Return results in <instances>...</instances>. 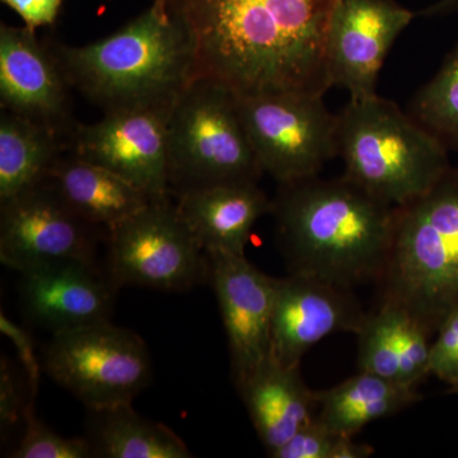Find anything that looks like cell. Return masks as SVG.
Listing matches in <instances>:
<instances>
[{
    "label": "cell",
    "mask_w": 458,
    "mask_h": 458,
    "mask_svg": "<svg viewBox=\"0 0 458 458\" xmlns=\"http://www.w3.org/2000/svg\"><path fill=\"white\" fill-rule=\"evenodd\" d=\"M207 258L238 387L270 360L276 278L262 273L245 255L216 252Z\"/></svg>",
    "instance_id": "12"
},
{
    "label": "cell",
    "mask_w": 458,
    "mask_h": 458,
    "mask_svg": "<svg viewBox=\"0 0 458 458\" xmlns=\"http://www.w3.org/2000/svg\"><path fill=\"white\" fill-rule=\"evenodd\" d=\"M458 12V0H441L426 11L428 16H439V14H450Z\"/></svg>",
    "instance_id": "31"
},
{
    "label": "cell",
    "mask_w": 458,
    "mask_h": 458,
    "mask_svg": "<svg viewBox=\"0 0 458 458\" xmlns=\"http://www.w3.org/2000/svg\"><path fill=\"white\" fill-rule=\"evenodd\" d=\"M357 335L360 370L410 386L429 375L430 333L403 307L379 302Z\"/></svg>",
    "instance_id": "18"
},
{
    "label": "cell",
    "mask_w": 458,
    "mask_h": 458,
    "mask_svg": "<svg viewBox=\"0 0 458 458\" xmlns=\"http://www.w3.org/2000/svg\"><path fill=\"white\" fill-rule=\"evenodd\" d=\"M114 291L95 262H55L21 273L27 315L53 334L108 321Z\"/></svg>",
    "instance_id": "16"
},
{
    "label": "cell",
    "mask_w": 458,
    "mask_h": 458,
    "mask_svg": "<svg viewBox=\"0 0 458 458\" xmlns=\"http://www.w3.org/2000/svg\"><path fill=\"white\" fill-rule=\"evenodd\" d=\"M168 180L177 198L218 183L259 181L265 174L241 116L238 95L199 77L167 120Z\"/></svg>",
    "instance_id": "6"
},
{
    "label": "cell",
    "mask_w": 458,
    "mask_h": 458,
    "mask_svg": "<svg viewBox=\"0 0 458 458\" xmlns=\"http://www.w3.org/2000/svg\"><path fill=\"white\" fill-rule=\"evenodd\" d=\"M271 214L291 273L344 289L377 282L384 273L396 207L345 174L279 183Z\"/></svg>",
    "instance_id": "2"
},
{
    "label": "cell",
    "mask_w": 458,
    "mask_h": 458,
    "mask_svg": "<svg viewBox=\"0 0 458 458\" xmlns=\"http://www.w3.org/2000/svg\"><path fill=\"white\" fill-rule=\"evenodd\" d=\"M168 0H155L152 8L156 9L159 13H168L167 11Z\"/></svg>",
    "instance_id": "32"
},
{
    "label": "cell",
    "mask_w": 458,
    "mask_h": 458,
    "mask_svg": "<svg viewBox=\"0 0 458 458\" xmlns=\"http://www.w3.org/2000/svg\"><path fill=\"white\" fill-rule=\"evenodd\" d=\"M68 81L53 51L27 27H0V104L3 110L50 126L69 138Z\"/></svg>",
    "instance_id": "15"
},
{
    "label": "cell",
    "mask_w": 458,
    "mask_h": 458,
    "mask_svg": "<svg viewBox=\"0 0 458 458\" xmlns=\"http://www.w3.org/2000/svg\"><path fill=\"white\" fill-rule=\"evenodd\" d=\"M68 147L50 126L3 110L0 116V203L49 177Z\"/></svg>",
    "instance_id": "22"
},
{
    "label": "cell",
    "mask_w": 458,
    "mask_h": 458,
    "mask_svg": "<svg viewBox=\"0 0 458 458\" xmlns=\"http://www.w3.org/2000/svg\"><path fill=\"white\" fill-rule=\"evenodd\" d=\"M49 179L75 212L107 232L153 201L131 181L73 153L57 159Z\"/></svg>",
    "instance_id": "20"
},
{
    "label": "cell",
    "mask_w": 458,
    "mask_h": 458,
    "mask_svg": "<svg viewBox=\"0 0 458 458\" xmlns=\"http://www.w3.org/2000/svg\"><path fill=\"white\" fill-rule=\"evenodd\" d=\"M339 0H168L197 75L238 96L330 89L327 45Z\"/></svg>",
    "instance_id": "1"
},
{
    "label": "cell",
    "mask_w": 458,
    "mask_h": 458,
    "mask_svg": "<svg viewBox=\"0 0 458 458\" xmlns=\"http://www.w3.org/2000/svg\"><path fill=\"white\" fill-rule=\"evenodd\" d=\"M451 393L458 394V379L454 385H451Z\"/></svg>",
    "instance_id": "33"
},
{
    "label": "cell",
    "mask_w": 458,
    "mask_h": 458,
    "mask_svg": "<svg viewBox=\"0 0 458 458\" xmlns=\"http://www.w3.org/2000/svg\"><path fill=\"white\" fill-rule=\"evenodd\" d=\"M177 199L181 216L205 254L245 255L256 222L273 210L258 181L218 183Z\"/></svg>",
    "instance_id": "17"
},
{
    "label": "cell",
    "mask_w": 458,
    "mask_h": 458,
    "mask_svg": "<svg viewBox=\"0 0 458 458\" xmlns=\"http://www.w3.org/2000/svg\"><path fill=\"white\" fill-rule=\"evenodd\" d=\"M367 313L352 289L289 273L276 279L271 358L282 366L300 367L307 351L330 334H357Z\"/></svg>",
    "instance_id": "14"
},
{
    "label": "cell",
    "mask_w": 458,
    "mask_h": 458,
    "mask_svg": "<svg viewBox=\"0 0 458 458\" xmlns=\"http://www.w3.org/2000/svg\"><path fill=\"white\" fill-rule=\"evenodd\" d=\"M343 434L335 433L318 418L304 424L284 445L273 452V458H336Z\"/></svg>",
    "instance_id": "26"
},
{
    "label": "cell",
    "mask_w": 458,
    "mask_h": 458,
    "mask_svg": "<svg viewBox=\"0 0 458 458\" xmlns=\"http://www.w3.org/2000/svg\"><path fill=\"white\" fill-rule=\"evenodd\" d=\"M96 457L190 458L186 443L171 428L141 417L131 403L89 410Z\"/></svg>",
    "instance_id": "23"
},
{
    "label": "cell",
    "mask_w": 458,
    "mask_h": 458,
    "mask_svg": "<svg viewBox=\"0 0 458 458\" xmlns=\"http://www.w3.org/2000/svg\"><path fill=\"white\" fill-rule=\"evenodd\" d=\"M412 18L393 0H339L327 45L331 87H343L351 99L377 95L386 56Z\"/></svg>",
    "instance_id": "13"
},
{
    "label": "cell",
    "mask_w": 458,
    "mask_h": 458,
    "mask_svg": "<svg viewBox=\"0 0 458 458\" xmlns=\"http://www.w3.org/2000/svg\"><path fill=\"white\" fill-rule=\"evenodd\" d=\"M41 360L44 372L89 410L131 403L153 376L144 340L110 321L53 334Z\"/></svg>",
    "instance_id": "7"
},
{
    "label": "cell",
    "mask_w": 458,
    "mask_h": 458,
    "mask_svg": "<svg viewBox=\"0 0 458 458\" xmlns=\"http://www.w3.org/2000/svg\"><path fill=\"white\" fill-rule=\"evenodd\" d=\"M316 418L335 433L354 437L376 419L396 414L421 399L415 386L360 370L330 390L315 393Z\"/></svg>",
    "instance_id": "21"
},
{
    "label": "cell",
    "mask_w": 458,
    "mask_h": 458,
    "mask_svg": "<svg viewBox=\"0 0 458 458\" xmlns=\"http://www.w3.org/2000/svg\"><path fill=\"white\" fill-rule=\"evenodd\" d=\"M237 390L269 456L315 418V393L304 385L300 367L270 357Z\"/></svg>",
    "instance_id": "19"
},
{
    "label": "cell",
    "mask_w": 458,
    "mask_h": 458,
    "mask_svg": "<svg viewBox=\"0 0 458 458\" xmlns=\"http://www.w3.org/2000/svg\"><path fill=\"white\" fill-rule=\"evenodd\" d=\"M35 403L27 405L25 430L12 457L16 458H90L96 457L89 438H66L36 417Z\"/></svg>",
    "instance_id": "25"
},
{
    "label": "cell",
    "mask_w": 458,
    "mask_h": 458,
    "mask_svg": "<svg viewBox=\"0 0 458 458\" xmlns=\"http://www.w3.org/2000/svg\"><path fill=\"white\" fill-rule=\"evenodd\" d=\"M377 283L379 302L403 307L430 335L458 310V170L396 207L393 245Z\"/></svg>",
    "instance_id": "4"
},
{
    "label": "cell",
    "mask_w": 458,
    "mask_h": 458,
    "mask_svg": "<svg viewBox=\"0 0 458 458\" xmlns=\"http://www.w3.org/2000/svg\"><path fill=\"white\" fill-rule=\"evenodd\" d=\"M22 18L25 27L35 31L38 27L53 25L63 0H2Z\"/></svg>",
    "instance_id": "30"
},
{
    "label": "cell",
    "mask_w": 458,
    "mask_h": 458,
    "mask_svg": "<svg viewBox=\"0 0 458 458\" xmlns=\"http://www.w3.org/2000/svg\"><path fill=\"white\" fill-rule=\"evenodd\" d=\"M437 334L430 345L428 370L451 386L458 379V310L447 316Z\"/></svg>",
    "instance_id": "27"
},
{
    "label": "cell",
    "mask_w": 458,
    "mask_h": 458,
    "mask_svg": "<svg viewBox=\"0 0 458 458\" xmlns=\"http://www.w3.org/2000/svg\"><path fill=\"white\" fill-rule=\"evenodd\" d=\"M168 114L162 110L114 111L89 125L75 123L68 149L131 181L153 201L164 200L171 194Z\"/></svg>",
    "instance_id": "11"
},
{
    "label": "cell",
    "mask_w": 458,
    "mask_h": 458,
    "mask_svg": "<svg viewBox=\"0 0 458 458\" xmlns=\"http://www.w3.org/2000/svg\"><path fill=\"white\" fill-rule=\"evenodd\" d=\"M0 331L8 337L16 349L17 358L21 369L26 377V385L32 396H38V385L41 381V373L44 372L42 360L36 354L35 342L29 330L21 327L13 319L8 318L4 312H0Z\"/></svg>",
    "instance_id": "29"
},
{
    "label": "cell",
    "mask_w": 458,
    "mask_h": 458,
    "mask_svg": "<svg viewBox=\"0 0 458 458\" xmlns=\"http://www.w3.org/2000/svg\"><path fill=\"white\" fill-rule=\"evenodd\" d=\"M238 105L262 170L279 183L318 176L339 156L337 116L324 96L259 93L238 96Z\"/></svg>",
    "instance_id": "8"
},
{
    "label": "cell",
    "mask_w": 458,
    "mask_h": 458,
    "mask_svg": "<svg viewBox=\"0 0 458 458\" xmlns=\"http://www.w3.org/2000/svg\"><path fill=\"white\" fill-rule=\"evenodd\" d=\"M49 47L69 86L105 114L171 111L198 78L188 32L172 14L153 8L101 40Z\"/></svg>",
    "instance_id": "3"
},
{
    "label": "cell",
    "mask_w": 458,
    "mask_h": 458,
    "mask_svg": "<svg viewBox=\"0 0 458 458\" xmlns=\"http://www.w3.org/2000/svg\"><path fill=\"white\" fill-rule=\"evenodd\" d=\"M107 250V278L116 289L182 292L209 278L207 254L170 198L108 231Z\"/></svg>",
    "instance_id": "9"
},
{
    "label": "cell",
    "mask_w": 458,
    "mask_h": 458,
    "mask_svg": "<svg viewBox=\"0 0 458 458\" xmlns=\"http://www.w3.org/2000/svg\"><path fill=\"white\" fill-rule=\"evenodd\" d=\"M27 385L22 382L12 369L8 360L0 363V426L2 432H7L25 418L27 405L36 397L30 394Z\"/></svg>",
    "instance_id": "28"
},
{
    "label": "cell",
    "mask_w": 458,
    "mask_h": 458,
    "mask_svg": "<svg viewBox=\"0 0 458 458\" xmlns=\"http://www.w3.org/2000/svg\"><path fill=\"white\" fill-rule=\"evenodd\" d=\"M345 176L400 207L426 194L450 170L448 148L388 99H351L337 116Z\"/></svg>",
    "instance_id": "5"
},
{
    "label": "cell",
    "mask_w": 458,
    "mask_h": 458,
    "mask_svg": "<svg viewBox=\"0 0 458 458\" xmlns=\"http://www.w3.org/2000/svg\"><path fill=\"white\" fill-rule=\"evenodd\" d=\"M411 116L445 147L458 150V45L415 96Z\"/></svg>",
    "instance_id": "24"
},
{
    "label": "cell",
    "mask_w": 458,
    "mask_h": 458,
    "mask_svg": "<svg viewBox=\"0 0 458 458\" xmlns=\"http://www.w3.org/2000/svg\"><path fill=\"white\" fill-rule=\"evenodd\" d=\"M0 208V261L17 273L63 261L95 262L96 225L47 177Z\"/></svg>",
    "instance_id": "10"
}]
</instances>
